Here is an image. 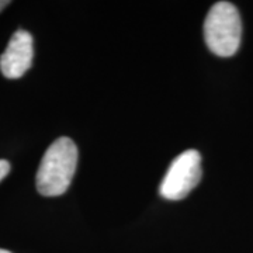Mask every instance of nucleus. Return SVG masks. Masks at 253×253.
I'll return each instance as SVG.
<instances>
[{"mask_svg":"<svg viewBox=\"0 0 253 253\" xmlns=\"http://www.w3.org/2000/svg\"><path fill=\"white\" fill-rule=\"evenodd\" d=\"M0 253H11L9 251H6V249H0Z\"/></svg>","mask_w":253,"mask_h":253,"instance_id":"0eeeda50","label":"nucleus"},{"mask_svg":"<svg viewBox=\"0 0 253 253\" xmlns=\"http://www.w3.org/2000/svg\"><path fill=\"white\" fill-rule=\"evenodd\" d=\"M33 36L26 30H17L0 56V71L7 79H18L33 65Z\"/></svg>","mask_w":253,"mask_h":253,"instance_id":"20e7f679","label":"nucleus"},{"mask_svg":"<svg viewBox=\"0 0 253 253\" xmlns=\"http://www.w3.org/2000/svg\"><path fill=\"white\" fill-rule=\"evenodd\" d=\"M242 21L239 11L229 1H218L204 21V38L208 49L218 56H232L241 45Z\"/></svg>","mask_w":253,"mask_h":253,"instance_id":"f03ea898","label":"nucleus"},{"mask_svg":"<svg viewBox=\"0 0 253 253\" xmlns=\"http://www.w3.org/2000/svg\"><path fill=\"white\" fill-rule=\"evenodd\" d=\"M10 172V163L4 159H0V181L3 180Z\"/></svg>","mask_w":253,"mask_h":253,"instance_id":"39448f33","label":"nucleus"},{"mask_svg":"<svg viewBox=\"0 0 253 253\" xmlns=\"http://www.w3.org/2000/svg\"><path fill=\"white\" fill-rule=\"evenodd\" d=\"M201 155L196 149L180 154L170 165L159 186L163 199L181 200L201 180Z\"/></svg>","mask_w":253,"mask_h":253,"instance_id":"7ed1b4c3","label":"nucleus"},{"mask_svg":"<svg viewBox=\"0 0 253 253\" xmlns=\"http://www.w3.org/2000/svg\"><path fill=\"white\" fill-rule=\"evenodd\" d=\"M78 166V148L71 138H58L41 159L37 190L45 197H56L69 189Z\"/></svg>","mask_w":253,"mask_h":253,"instance_id":"f257e3e1","label":"nucleus"},{"mask_svg":"<svg viewBox=\"0 0 253 253\" xmlns=\"http://www.w3.org/2000/svg\"><path fill=\"white\" fill-rule=\"evenodd\" d=\"M9 4H10L9 0H0V11L4 9L6 6H9Z\"/></svg>","mask_w":253,"mask_h":253,"instance_id":"423d86ee","label":"nucleus"}]
</instances>
